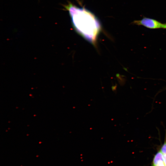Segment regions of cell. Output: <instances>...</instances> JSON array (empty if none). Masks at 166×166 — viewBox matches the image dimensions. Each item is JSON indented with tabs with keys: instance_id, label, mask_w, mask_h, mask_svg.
I'll return each instance as SVG.
<instances>
[{
	"instance_id": "6da1fadb",
	"label": "cell",
	"mask_w": 166,
	"mask_h": 166,
	"mask_svg": "<svg viewBox=\"0 0 166 166\" xmlns=\"http://www.w3.org/2000/svg\"><path fill=\"white\" fill-rule=\"evenodd\" d=\"M64 6L68 11L76 31L88 42L95 45L101 30L98 18L84 8L78 7L70 2Z\"/></svg>"
},
{
	"instance_id": "7a4b0ae2",
	"label": "cell",
	"mask_w": 166,
	"mask_h": 166,
	"mask_svg": "<svg viewBox=\"0 0 166 166\" xmlns=\"http://www.w3.org/2000/svg\"><path fill=\"white\" fill-rule=\"evenodd\" d=\"M132 24L137 26H143L150 29H166V23H162L156 19L144 17L141 20H135Z\"/></svg>"
},
{
	"instance_id": "3957f363",
	"label": "cell",
	"mask_w": 166,
	"mask_h": 166,
	"mask_svg": "<svg viewBox=\"0 0 166 166\" xmlns=\"http://www.w3.org/2000/svg\"><path fill=\"white\" fill-rule=\"evenodd\" d=\"M152 166H166L163 155L160 151L155 155L153 159Z\"/></svg>"
},
{
	"instance_id": "277c9868",
	"label": "cell",
	"mask_w": 166,
	"mask_h": 166,
	"mask_svg": "<svg viewBox=\"0 0 166 166\" xmlns=\"http://www.w3.org/2000/svg\"><path fill=\"white\" fill-rule=\"evenodd\" d=\"M160 151L163 154L166 155V133L164 143L161 147Z\"/></svg>"
}]
</instances>
